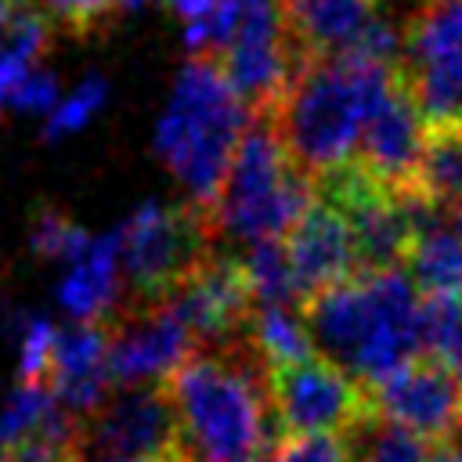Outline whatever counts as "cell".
I'll return each instance as SVG.
<instances>
[{
	"label": "cell",
	"instance_id": "2",
	"mask_svg": "<svg viewBox=\"0 0 462 462\" xmlns=\"http://www.w3.org/2000/svg\"><path fill=\"white\" fill-rule=\"evenodd\" d=\"M419 307L422 292L411 278L404 271H386L318 292L300 310L321 357L368 390L422 357Z\"/></svg>",
	"mask_w": 462,
	"mask_h": 462
},
{
	"label": "cell",
	"instance_id": "8",
	"mask_svg": "<svg viewBox=\"0 0 462 462\" xmlns=\"http://www.w3.org/2000/svg\"><path fill=\"white\" fill-rule=\"evenodd\" d=\"M166 455H184L166 383L112 386L108 397L76 422L79 462H148Z\"/></svg>",
	"mask_w": 462,
	"mask_h": 462
},
{
	"label": "cell",
	"instance_id": "15",
	"mask_svg": "<svg viewBox=\"0 0 462 462\" xmlns=\"http://www.w3.org/2000/svg\"><path fill=\"white\" fill-rule=\"evenodd\" d=\"M47 383L65 411H72L76 419L90 415L112 390L108 321H72L58 328Z\"/></svg>",
	"mask_w": 462,
	"mask_h": 462
},
{
	"label": "cell",
	"instance_id": "27",
	"mask_svg": "<svg viewBox=\"0 0 462 462\" xmlns=\"http://www.w3.org/2000/svg\"><path fill=\"white\" fill-rule=\"evenodd\" d=\"M18 112H43V108H54V76L51 72H29L7 97Z\"/></svg>",
	"mask_w": 462,
	"mask_h": 462
},
{
	"label": "cell",
	"instance_id": "17",
	"mask_svg": "<svg viewBox=\"0 0 462 462\" xmlns=\"http://www.w3.org/2000/svg\"><path fill=\"white\" fill-rule=\"evenodd\" d=\"M404 274L422 296H462V224L419 195Z\"/></svg>",
	"mask_w": 462,
	"mask_h": 462
},
{
	"label": "cell",
	"instance_id": "19",
	"mask_svg": "<svg viewBox=\"0 0 462 462\" xmlns=\"http://www.w3.org/2000/svg\"><path fill=\"white\" fill-rule=\"evenodd\" d=\"M339 440H343L346 462H426L430 458V440H422L408 426L375 411L372 401L339 433Z\"/></svg>",
	"mask_w": 462,
	"mask_h": 462
},
{
	"label": "cell",
	"instance_id": "14",
	"mask_svg": "<svg viewBox=\"0 0 462 462\" xmlns=\"http://www.w3.org/2000/svg\"><path fill=\"white\" fill-rule=\"evenodd\" d=\"M422 148H426V123H422L411 94L404 90L401 76H393L386 97L375 105V112L365 123L354 159L372 177H379L386 188L411 191L419 162H422Z\"/></svg>",
	"mask_w": 462,
	"mask_h": 462
},
{
	"label": "cell",
	"instance_id": "21",
	"mask_svg": "<svg viewBox=\"0 0 462 462\" xmlns=\"http://www.w3.org/2000/svg\"><path fill=\"white\" fill-rule=\"evenodd\" d=\"M249 339L271 368L318 354L303 325V310L296 307H256L249 318Z\"/></svg>",
	"mask_w": 462,
	"mask_h": 462
},
{
	"label": "cell",
	"instance_id": "12",
	"mask_svg": "<svg viewBox=\"0 0 462 462\" xmlns=\"http://www.w3.org/2000/svg\"><path fill=\"white\" fill-rule=\"evenodd\" d=\"M368 401L386 419L408 426L430 444H440L462 426V372L422 354L368 386Z\"/></svg>",
	"mask_w": 462,
	"mask_h": 462
},
{
	"label": "cell",
	"instance_id": "22",
	"mask_svg": "<svg viewBox=\"0 0 462 462\" xmlns=\"http://www.w3.org/2000/svg\"><path fill=\"white\" fill-rule=\"evenodd\" d=\"M242 267H245V278H249L256 307H300L296 289H292V274H289L285 242L245 245Z\"/></svg>",
	"mask_w": 462,
	"mask_h": 462
},
{
	"label": "cell",
	"instance_id": "24",
	"mask_svg": "<svg viewBox=\"0 0 462 462\" xmlns=\"http://www.w3.org/2000/svg\"><path fill=\"white\" fill-rule=\"evenodd\" d=\"M87 242H90V235H87L83 227H76L65 213L51 209V206H43V209L36 213V220H32V249H36L40 256L72 263V260L83 253Z\"/></svg>",
	"mask_w": 462,
	"mask_h": 462
},
{
	"label": "cell",
	"instance_id": "25",
	"mask_svg": "<svg viewBox=\"0 0 462 462\" xmlns=\"http://www.w3.org/2000/svg\"><path fill=\"white\" fill-rule=\"evenodd\" d=\"M58 328L47 318H25L22 321V343H18V383H47L51 375V354H54Z\"/></svg>",
	"mask_w": 462,
	"mask_h": 462
},
{
	"label": "cell",
	"instance_id": "28",
	"mask_svg": "<svg viewBox=\"0 0 462 462\" xmlns=\"http://www.w3.org/2000/svg\"><path fill=\"white\" fill-rule=\"evenodd\" d=\"M426 462H462V451L451 440H440V444H430V458Z\"/></svg>",
	"mask_w": 462,
	"mask_h": 462
},
{
	"label": "cell",
	"instance_id": "1",
	"mask_svg": "<svg viewBox=\"0 0 462 462\" xmlns=\"http://www.w3.org/2000/svg\"><path fill=\"white\" fill-rule=\"evenodd\" d=\"M188 462H263L282 444L271 365L249 336L195 346L166 379Z\"/></svg>",
	"mask_w": 462,
	"mask_h": 462
},
{
	"label": "cell",
	"instance_id": "6",
	"mask_svg": "<svg viewBox=\"0 0 462 462\" xmlns=\"http://www.w3.org/2000/svg\"><path fill=\"white\" fill-rule=\"evenodd\" d=\"M116 231L126 285L123 303H166L217 242L209 213L191 202H144Z\"/></svg>",
	"mask_w": 462,
	"mask_h": 462
},
{
	"label": "cell",
	"instance_id": "3",
	"mask_svg": "<svg viewBox=\"0 0 462 462\" xmlns=\"http://www.w3.org/2000/svg\"><path fill=\"white\" fill-rule=\"evenodd\" d=\"M397 65L361 54L310 58L271 112L289 159L314 180L357 155L375 105L386 97Z\"/></svg>",
	"mask_w": 462,
	"mask_h": 462
},
{
	"label": "cell",
	"instance_id": "30",
	"mask_svg": "<svg viewBox=\"0 0 462 462\" xmlns=\"http://www.w3.org/2000/svg\"><path fill=\"white\" fill-rule=\"evenodd\" d=\"M448 440H451V444H455V448H458V451H462V426H458V430H455V433H451V437H448Z\"/></svg>",
	"mask_w": 462,
	"mask_h": 462
},
{
	"label": "cell",
	"instance_id": "31",
	"mask_svg": "<svg viewBox=\"0 0 462 462\" xmlns=\"http://www.w3.org/2000/svg\"><path fill=\"white\" fill-rule=\"evenodd\" d=\"M263 462H271V458H263Z\"/></svg>",
	"mask_w": 462,
	"mask_h": 462
},
{
	"label": "cell",
	"instance_id": "5",
	"mask_svg": "<svg viewBox=\"0 0 462 462\" xmlns=\"http://www.w3.org/2000/svg\"><path fill=\"white\" fill-rule=\"evenodd\" d=\"M314 202V180L289 159L271 116H253L209 209L217 238L282 242Z\"/></svg>",
	"mask_w": 462,
	"mask_h": 462
},
{
	"label": "cell",
	"instance_id": "29",
	"mask_svg": "<svg viewBox=\"0 0 462 462\" xmlns=\"http://www.w3.org/2000/svg\"><path fill=\"white\" fill-rule=\"evenodd\" d=\"M148 462H188L184 455H166V458H148Z\"/></svg>",
	"mask_w": 462,
	"mask_h": 462
},
{
	"label": "cell",
	"instance_id": "9",
	"mask_svg": "<svg viewBox=\"0 0 462 462\" xmlns=\"http://www.w3.org/2000/svg\"><path fill=\"white\" fill-rule=\"evenodd\" d=\"M271 404L282 440L314 437V433L339 437L368 408V390L357 379H350L343 368L314 354L271 368Z\"/></svg>",
	"mask_w": 462,
	"mask_h": 462
},
{
	"label": "cell",
	"instance_id": "11",
	"mask_svg": "<svg viewBox=\"0 0 462 462\" xmlns=\"http://www.w3.org/2000/svg\"><path fill=\"white\" fill-rule=\"evenodd\" d=\"M188 325L195 346H220L249 336V318L256 310L242 256L213 249L166 300Z\"/></svg>",
	"mask_w": 462,
	"mask_h": 462
},
{
	"label": "cell",
	"instance_id": "16",
	"mask_svg": "<svg viewBox=\"0 0 462 462\" xmlns=\"http://www.w3.org/2000/svg\"><path fill=\"white\" fill-rule=\"evenodd\" d=\"M289 43L300 61L346 54L375 22V0H282Z\"/></svg>",
	"mask_w": 462,
	"mask_h": 462
},
{
	"label": "cell",
	"instance_id": "4",
	"mask_svg": "<svg viewBox=\"0 0 462 462\" xmlns=\"http://www.w3.org/2000/svg\"><path fill=\"white\" fill-rule=\"evenodd\" d=\"M249 108L217 58H188L155 123L152 148L180 180L195 209H213L231 155L249 126Z\"/></svg>",
	"mask_w": 462,
	"mask_h": 462
},
{
	"label": "cell",
	"instance_id": "26",
	"mask_svg": "<svg viewBox=\"0 0 462 462\" xmlns=\"http://www.w3.org/2000/svg\"><path fill=\"white\" fill-rule=\"evenodd\" d=\"M271 462H346L343 440L336 433H314V437H285Z\"/></svg>",
	"mask_w": 462,
	"mask_h": 462
},
{
	"label": "cell",
	"instance_id": "18",
	"mask_svg": "<svg viewBox=\"0 0 462 462\" xmlns=\"http://www.w3.org/2000/svg\"><path fill=\"white\" fill-rule=\"evenodd\" d=\"M123 289L119 231L90 235V242L69 263V274L58 285V303L72 321H108L123 303Z\"/></svg>",
	"mask_w": 462,
	"mask_h": 462
},
{
	"label": "cell",
	"instance_id": "13",
	"mask_svg": "<svg viewBox=\"0 0 462 462\" xmlns=\"http://www.w3.org/2000/svg\"><path fill=\"white\" fill-rule=\"evenodd\" d=\"M285 256H289V274H292L300 307L318 292H328L343 282L361 278L354 238L343 213L318 195L310 209L300 217V224L285 235Z\"/></svg>",
	"mask_w": 462,
	"mask_h": 462
},
{
	"label": "cell",
	"instance_id": "20",
	"mask_svg": "<svg viewBox=\"0 0 462 462\" xmlns=\"http://www.w3.org/2000/svg\"><path fill=\"white\" fill-rule=\"evenodd\" d=\"M411 191L448 213H462V130H426Z\"/></svg>",
	"mask_w": 462,
	"mask_h": 462
},
{
	"label": "cell",
	"instance_id": "7",
	"mask_svg": "<svg viewBox=\"0 0 462 462\" xmlns=\"http://www.w3.org/2000/svg\"><path fill=\"white\" fill-rule=\"evenodd\" d=\"M397 76L426 130H462V0H422L401 36Z\"/></svg>",
	"mask_w": 462,
	"mask_h": 462
},
{
	"label": "cell",
	"instance_id": "23",
	"mask_svg": "<svg viewBox=\"0 0 462 462\" xmlns=\"http://www.w3.org/2000/svg\"><path fill=\"white\" fill-rule=\"evenodd\" d=\"M105 94H108V83L101 76H87L65 101H58L43 123V141H58L65 134H76L79 126H87L97 108L105 105Z\"/></svg>",
	"mask_w": 462,
	"mask_h": 462
},
{
	"label": "cell",
	"instance_id": "10",
	"mask_svg": "<svg viewBox=\"0 0 462 462\" xmlns=\"http://www.w3.org/2000/svg\"><path fill=\"white\" fill-rule=\"evenodd\" d=\"M191 354L195 339L170 303H123L108 318L112 386L166 383Z\"/></svg>",
	"mask_w": 462,
	"mask_h": 462
}]
</instances>
